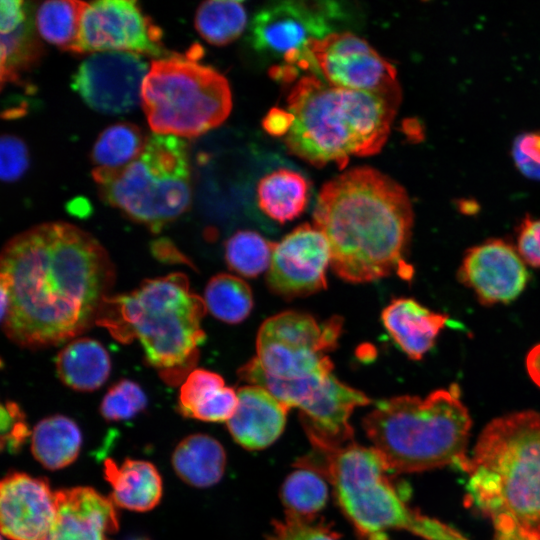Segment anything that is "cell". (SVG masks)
Instances as JSON below:
<instances>
[{
  "label": "cell",
  "mask_w": 540,
  "mask_h": 540,
  "mask_svg": "<svg viewBox=\"0 0 540 540\" xmlns=\"http://www.w3.org/2000/svg\"><path fill=\"white\" fill-rule=\"evenodd\" d=\"M152 251L155 256H158L161 260H176V262H183V255L175 248V246L168 240L159 239L152 244Z\"/></svg>",
  "instance_id": "cell-43"
},
{
  "label": "cell",
  "mask_w": 540,
  "mask_h": 540,
  "mask_svg": "<svg viewBox=\"0 0 540 540\" xmlns=\"http://www.w3.org/2000/svg\"><path fill=\"white\" fill-rule=\"evenodd\" d=\"M149 71L135 53L106 51L85 58L72 76V88L93 110L110 115L127 113L141 103Z\"/></svg>",
  "instance_id": "cell-14"
},
{
  "label": "cell",
  "mask_w": 540,
  "mask_h": 540,
  "mask_svg": "<svg viewBox=\"0 0 540 540\" xmlns=\"http://www.w3.org/2000/svg\"><path fill=\"white\" fill-rule=\"evenodd\" d=\"M25 416L20 407L7 401L1 407V447L16 453L29 435Z\"/></svg>",
  "instance_id": "cell-39"
},
{
  "label": "cell",
  "mask_w": 540,
  "mask_h": 540,
  "mask_svg": "<svg viewBox=\"0 0 540 540\" xmlns=\"http://www.w3.org/2000/svg\"><path fill=\"white\" fill-rule=\"evenodd\" d=\"M0 32H11L31 15V8L21 0H3L0 3Z\"/></svg>",
  "instance_id": "cell-42"
},
{
  "label": "cell",
  "mask_w": 540,
  "mask_h": 540,
  "mask_svg": "<svg viewBox=\"0 0 540 540\" xmlns=\"http://www.w3.org/2000/svg\"><path fill=\"white\" fill-rule=\"evenodd\" d=\"M92 177L107 204L153 232L191 204L187 144L176 136L153 133L132 162L118 169L94 168Z\"/></svg>",
  "instance_id": "cell-9"
},
{
  "label": "cell",
  "mask_w": 540,
  "mask_h": 540,
  "mask_svg": "<svg viewBox=\"0 0 540 540\" xmlns=\"http://www.w3.org/2000/svg\"><path fill=\"white\" fill-rule=\"evenodd\" d=\"M516 248L525 264L540 268V219L523 218L517 232Z\"/></svg>",
  "instance_id": "cell-41"
},
{
  "label": "cell",
  "mask_w": 540,
  "mask_h": 540,
  "mask_svg": "<svg viewBox=\"0 0 540 540\" xmlns=\"http://www.w3.org/2000/svg\"><path fill=\"white\" fill-rule=\"evenodd\" d=\"M171 462L182 481L196 488H207L221 480L226 453L218 440L207 434L196 433L178 443Z\"/></svg>",
  "instance_id": "cell-24"
},
{
  "label": "cell",
  "mask_w": 540,
  "mask_h": 540,
  "mask_svg": "<svg viewBox=\"0 0 540 540\" xmlns=\"http://www.w3.org/2000/svg\"><path fill=\"white\" fill-rule=\"evenodd\" d=\"M87 4L77 0L43 2L35 16L39 35L58 48L74 53Z\"/></svg>",
  "instance_id": "cell-27"
},
{
  "label": "cell",
  "mask_w": 540,
  "mask_h": 540,
  "mask_svg": "<svg viewBox=\"0 0 540 540\" xmlns=\"http://www.w3.org/2000/svg\"><path fill=\"white\" fill-rule=\"evenodd\" d=\"M111 361L107 350L91 338L69 342L56 357V371L68 387L90 392L101 387L109 377Z\"/></svg>",
  "instance_id": "cell-23"
},
{
  "label": "cell",
  "mask_w": 540,
  "mask_h": 540,
  "mask_svg": "<svg viewBox=\"0 0 540 540\" xmlns=\"http://www.w3.org/2000/svg\"><path fill=\"white\" fill-rule=\"evenodd\" d=\"M82 433L67 416L53 415L40 420L31 433V452L46 469L59 470L72 464L79 455Z\"/></svg>",
  "instance_id": "cell-25"
},
{
  "label": "cell",
  "mask_w": 540,
  "mask_h": 540,
  "mask_svg": "<svg viewBox=\"0 0 540 540\" xmlns=\"http://www.w3.org/2000/svg\"><path fill=\"white\" fill-rule=\"evenodd\" d=\"M125 540H150V539L146 536H132Z\"/></svg>",
  "instance_id": "cell-46"
},
{
  "label": "cell",
  "mask_w": 540,
  "mask_h": 540,
  "mask_svg": "<svg viewBox=\"0 0 540 540\" xmlns=\"http://www.w3.org/2000/svg\"><path fill=\"white\" fill-rule=\"evenodd\" d=\"M206 310L203 298L190 291L186 275L172 273L106 297L95 323L122 343L137 339L146 361L167 383L177 384L192 371L206 339L201 327Z\"/></svg>",
  "instance_id": "cell-5"
},
{
  "label": "cell",
  "mask_w": 540,
  "mask_h": 540,
  "mask_svg": "<svg viewBox=\"0 0 540 540\" xmlns=\"http://www.w3.org/2000/svg\"><path fill=\"white\" fill-rule=\"evenodd\" d=\"M381 320L401 351L411 360H421L435 345L449 316L432 311L412 298H396L383 309Z\"/></svg>",
  "instance_id": "cell-21"
},
{
  "label": "cell",
  "mask_w": 540,
  "mask_h": 540,
  "mask_svg": "<svg viewBox=\"0 0 540 540\" xmlns=\"http://www.w3.org/2000/svg\"><path fill=\"white\" fill-rule=\"evenodd\" d=\"M1 324L23 347L57 345L96 322L114 267L92 235L65 222L11 238L0 260Z\"/></svg>",
  "instance_id": "cell-1"
},
{
  "label": "cell",
  "mask_w": 540,
  "mask_h": 540,
  "mask_svg": "<svg viewBox=\"0 0 540 540\" xmlns=\"http://www.w3.org/2000/svg\"><path fill=\"white\" fill-rule=\"evenodd\" d=\"M413 223L406 190L371 167L347 170L325 183L313 212V225L328 241L333 272L353 284L393 273L412 277L404 257Z\"/></svg>",
  "instance_id": "cell-2"
},
{
  "label": "cell",
  "mask_w": 540,
  "mask_h": 540,
  "mask_svg": "<svg viewBox=\"0 0 540 540\" xmlns=\"http://www.w3.org/2000/svg\"><path fill=\"white\" fill-rule=\"evenodd\" d=\"M458 384L426 397L402 395L377 401L363 429L393 473L452 465L467 472L472 421Z\"/></svg>",
  "instance_id": "cell-6"
},
{
  "label": "cell",
  "mask_w": 540,
  "mask_h": 540,
  "mask_svg": "<svg viewBox=\"0 0 540 540\" xmlns=\"http://www.w3.org/2000/svg\"><path fill=\"white\" fill-rule=\"evenodd\" d=\"M29 167V154L24 141L14 135L4 134L0 142V176L4 182L21 178Z\"/></svg>",
  "instance_id": "cell-38"
},
{
  "label": "cell",
  "mask_w": 540,
  "mask_h": 540,
  "mask_svg": "<svg viewBox=\"0 0 540 540\" xmlns=\"http://www.w3.org/2000/svg\"><path fill=\"white\" fill-rule=\"evenodd\" d=\"M309 198V184L298 172L275 170L260 179L257 203L262 212L283 224L299 217Z\"/></svg>",
  "instance_id": "cell-26"
},
{
  "label": "cell",
  "mask_w": 540,
  "mask_h": 540,
  "mask_svg": "<svg viewBox=\"0 0 540 540\" xmlns=\"http://www.w3.org/2000/svg\"><path fill=\"white\" fill-rule=\"evenodd\" d=\"M512 156L519 171L528 178L540 180V133L519 135L513 143Z\"/></svg>",
  "instance_id": "cell-40"
},
{
  "label": "cell",
  "mask_w": 540,
  "mask_h": 540,
  "mask_svg": "<svg viewBox=\"0 0 540 540\" xmlns=\"http://www.w3.org/2000/svg\"><path fill=\"white\" fill-rule=\"evenodd\" d=\"M272 525L266 540H338L339 537L321 524L287 516L283 521L274 520Z\"/></svg>",
  "instance_id": "cell-37"
},
{
  "label": "cell",
  "mask_w": 540,
  "mask_h": 540,
  "mask_svg": "<svg viewBox=\"0 0 540 540\" xmlns=\"http://www.w3.org/2000/svg\"><path fill=\"white\" fill-rule=\"evenodd\" d=\"M55 492L26 473L7 474L0 485L2 534L11 540H47L56 520Z\"/></svg>",
  "instance_id": "cell-17"
},
{
  "label": "cell",
  "mask_w": 540,
  "mask_h": 540,
  "mask_svg": "<svg viewBox=\"0 0 540 540\" xmlns=\"http://www.w3.org/2000/svg\"><path fill=\"white\" fill-rule=\"evenodd\" d=\"M147 406V397L134 381L123 379L114 384L104 395L100 413L108 421L127 420Z\"/></svg>",
  "instance_id": "cell-34"
},
{
  "label": "cell",
  "mask_w": 540,
  "mask_h": 540,
  "mask_svg": "<svg viewBox=\"0 0 540 540\" xmlns=\"http://www.w3.org/2000/svg\"><path fill=\"white\" fill-rule=\"evenodd\" d=\"M371 400L360 390L352 388L333 374L305 407L300 418L311 445H343L353 440L349 418L355 408Z\"/></svg>",
  "instance_id": "cell-18"
},
{
  "label": "cell",
  "mask_w": 540,
  "mask_h": 540,
  "mask_svg": "<svg viewBox=\"0 0 540 540\" xmlns=\"http://www.w3.org/2000/svg\"><path fill=\"white\" fill-rule=\"evenodd\" d=\"M342 327L339 316L319 323L306 313L276 314L259 328L256 356L238 370V376L293 408L332 375L327 353L336 348Z\"/></svg>",
  "instance_id": "cell-8"
},
{
  "label": "cell",
  "mask_w": 540,
  "mask_h": 540,
  "mask_svg": "<svg viewBox=\"0 0 540 540\" xmlns=\"http://www.w3.org/2000/svg\"><path fill=\"white\" fill-rule=\"evenodd\" d=\"M147 137L127 122L115 123L98 136L91 160L95 168L118 169L132 162L143 150Z\"/></svg>",
  "instance_id": "cell-31"
},
{
  "label": "cell",
  "mask_w": 540,
  "mask_h": 540,
  "mask_svg": "<svg viewBox=\"0 0 540 540\" xmlns=\"http://www.w3.org/2000/svg\"><path fill=\"white\" fill-rule=\"evenodd\" d=\"M106 51L164 57L162 31L134 0L88 3L74 54Z\"/></svg>",
  "instance_id": "cell-13"
},
{
  "label": "cell",
  "mask_w": 540,
  "mask_h": 540,
  "mask_svg": "<svg viewBox=\"0 0 540 540\" xmlns=\"http://www.w3.org/2000/svg\"><path fill=\"white\" fill-rule=\"evenodd\" d=\"M199 48L152 61L141 104L154 133L193 138L221 125L232 109L227 79L198 62Z\"/></svg>",
  "instance_id": "cell-10"
},
{
  "label": "cell",
  "mask_w": 540,
  "mask_h": 540,
  "mask_svg": "<svg viewBox=\"0 0 540 540\" xmlns=\"http://www.w3.org/2000/svg\"><path fill=\"white\" fill-rule=\"evenodd\" d=\"M194 23L204 40L212 45L224 46L244 32L247 13L238 1H205L199 5Z\"/></svg>",
  "instance_id": "cell-30"
},
{
  "label": "cell",
  "mask_w": 540,
  "mask_h": 540,
  "mask_svg": "<svg viewBox=\"0 0 540 540\" xmlns=\"http://www.w3.org/2000/svg\"><path fill=\"white\" fill-rule=\"evenodd\" d=\"M525 366L530 379L540 388V343L527 353Z\"/></svg>",
  "instance_id": "cell-44"
},
{
  "label": "cell",
  "mask_w": 540,
  "mask_h": 540,
  "mask_svg": "<svg viewBox=\"0 0 540 540\" xmlns=\"http://www.w3.org/2000/svg\"><path fill=\"white\" fill-rule=\"evenodd\" d=\"M399 105L379 95L339 88L316 75L302 77L288 96V150L321 168H345L351 156H370L386 143Z\"/></svg>",
  "instance_id": "cell-4"
},
{
  "label": "cell",
  "mask_w": 540,
  "mask_h": 540,
  "mask_svg": "<svg viewBox=\"0 0 540 540\" xmlns=\"http://www.w3.org/2000/svg\"><path fill=\"white\" fill-rule=\"evenodd\" d=\"M203 300L211 315L229 324L244 321L253 308L249 285L241 278L226 273L217 274L208 281Z\"/></svg>",
  "instance_id": "cell-29"
},
{
  "label": "cell",
  "mask_w": 540,
  "mask_h": 540,
  "mask_svg": "<svg viewBox=\"0 0 540 540\" xmlns=\"http://www.w3.org/2000/svg\"><path fill=\"white\" fill-rule=\"evenodd\" d=\"M280 497L287 517L313 522L326 506L328 486L316 471L297 467L283 482Z\"/></svg>",
  "instance_id": "cell-28"
},
{
  "label": "cell",
  "mask_w": 540,
  "mask_h": 540,
  "mask_svg": "<svg viewBox=\"0 0 540 540\" xmlns=\"http://www.w3.org/2000/svg\"><path fill=\"white\" fill-rule=\"evenodd\" d=\"M57 515L47 540H109L119 528L110 498L91 487L55 491Z\"/></svg>",
  "instance_id": "cell-19"
},
{
  "label": "cell",
  "mask_w": 540,
  "mask_h": 540,
  "mask_svg": "<svg viewBox=\"0 0 540 540\" xmlns=\"http://www.w3.org/2000/svg\"><path fill=\"white\" fill-rule=\"evenodd\" d=\"M224 379L206 369L192 370L181 384L178 407L181 414L190 417L195 406L212 391L224 387Z\"/></svg>",
  "instance_id": "cell-35"
},
{
  "label": "cell",
  "mask_w": 540,
  "mask_h": 540,
  "mask_svg": "<svg viewBox=\"0 0 540 540\" xmlns=\"http://www.w3.org/2000/svg\"><path fill=\"white\" fill-rule=\"evenodd\" d=\"M275 242L251 230H240L224 245L225 261L230 270L254 278L269 269Z\"/></svg>",
  "instance_id": "cell-33"
},
{
  "label": "cell",
  "mask_w": 540,
  "mask_h": 540,
  "mask_svg": "<svg viewBox=\"0 0 540 540\" xmlns=\"http://www.w3.org/2000/svg\"><path fill=\"white\" fill-rule=\"evenodd\" d=\"M467 501L496 531L517 529L540 540V414L514 412L492 420L470 458Z\"/></svg>",
  "instance_id": "cell-3"
},
{
  "label": "cell",
  "mask_w": 540,
  "mask_h": 540,
  "mask_svg": "<svg viewBox=\"0 0 540 540\" xmlns=\"http://www.w3.org/2000/svg\"><path fill=\"white\" fill-rule=\"evenodd\" d=\"M510 540H537V539L528 537L524 535L522 532H520L519 530H514L510 534Z\"/></svg>",
  "instance_id": "cell-45"
},
{
  "label": "cell",
  "mask_w": 540,
  "mask_h": 540,
  "mask_svg": "<svg viewBox=\"0 0 540 540\" xmlns=\"http://www.w3.org/2000/svg\"><path fill=\"white\" fill-rule=\"evenodd\" d=\"M237 395V409L226 422L231 436L248 450L267 448L282 434L289 409L257 385L243 386Z\"/></svg>",
  "instance_id": "cell-20"
},
{
  "label": "cell",
  "mask_w": 540,
  "mask_h": 540,
  "mask_svg": "<svg viewBox=\"0 0 540 540\" xmlns=\"http://www.w3.org/2000/svg\"><path fill=\"white\" fill-rule=\"evenodd\" d=\"M238 406V395L231 387H221L204 397L193 409L191 418L206 422H227Z\"/></svg>",
  "instance_id": "cell-36"
},
{
  "label": "cell",
  "mask_w": 540,
  "mask_h": 540,
  "mask_svg": "<svg viewBox=\"0 0 540 540\" xmlns=\"http://www.w3.org/2000/svg\"><path fill=\"white\" fill-rule=\"evenodd\" d=\"M342 15L335 2H274L252 18L249 41L256 51L280 60L271 70L273 78L293 80L299 70L318 76L309 45L334 32L333 23Z\"/></svg>",
  "instance_id": "cell-11"
},
{
  "label": "cell",
  "mask_w": 540,
  "mask_h": 540,
  "mask_svg": "<svg viewBox=\"0 0 540 540\" xmlns=\"http://www.w3.org/2000/svg\"><path fill=\"white\" fill-rule=\"evenodd\" d=\"M296 467L327 479L337 504L361 540H391L389 530H405L425 540H467L443 522L412 509L373 447L347 442L316 445Z\"/></svg>",
  "instance_id": "cell-7"
},
{
  "label": "cell",
  "mask_w": 540,
  "mask_h": 540,
  "mask_svg": "<svg viewBox=\"0 0 540 540\" xmlns=\"http://www.w3.org/2000/svg\"><path fill=\"white\" fill-rule=\"evenodd\" d=\"M104 476L112 487L111 501L121 508L146 512L161 500L162 479L148 461L125 459L118 465L108 458L104 462Z\"/></svg>",
  "instance_id": "cell-22"
},
{
  "label": "cell",
  "mask_w": 540,
  "mask_h": 540,
  "mask_svg": "<svg viewBox=\"0 0 540 540\" xmlns=\"http://www.w3.org/2000/svg\"><path fill=\"white\" fill-rule=\"evenodd\" d=\"M32 15L16 29L1 34V85L19 83L22 72L37 64L42 45L35 33Z\"/></svg>",
  "instance_id": "cell-32"
},
{
  "label": "cell",
  "mask_w": 540,
  "mask_h": 540,
  "mask_svg": "<svg viewBox=\"0 0 540 540\" xmlns=\"http://www.w3.org/2000/svg\"><path fill=\"white\" fill-rule=\"evenodd\" d=\"M320 76L328 84L370 92L400 105L395 67L369 43L350 32H332L309 45Z\"/></svg>",
  "instance_id": "cell-12"
},
{
  "label": "cell",
  "mask_w": 540,
  "mask_h": 540,
  "mask_svg": "<svg viewBox=\"0 0 540 540\" xmlns=\"http://www.w3.org/2000/svg\"><path fill=\"white\" fill-rule=\"evenodd\" d=\"M330 264L326 237L314 225L304 223L275 243L266 283L287 300L308 296L327 288Z\"/></svg>",
  "instance_id": "cell-15"
},
{
  "label": "cell",
  "mask_w": 540,
  "mask_h": 540,
  "mask_svg": "<svg viewBox=\"0 0 540 540\" xmlns=\"http://www.w3.org/2000/svg\"><path fill=\"white\" fill-rule=\"evenodd\" d=\"M457 278L490 306L514 301L526 288L529 272L511 244L489 239L465 252Z\"/></svg>",
  "instance_id": "cell-16"
}]
</instances>
